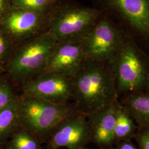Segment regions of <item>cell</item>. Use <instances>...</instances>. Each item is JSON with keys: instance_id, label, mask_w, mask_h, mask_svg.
Wrapping results in <instances>:
<instances>
[{"instance_id": "1", "label": "cell", "mask_w": 149, "mask_h": 149, "mask_svg": "<svg viewBox=\"0 0 149 149\" xmlns=\"http://www.w3.org/2000/svg\"><path fill=\"white\" fill-rule=\"evenodd\" d=\"M74 107L88 116L118 100L116 80L108 63L85 59L73 78Z\"/></svg>"}, {"instance_id": "2", "label": "cell", "mask_w": 149, "mask_h": 149, "mask_svg": "<svg viewBox=\"0 0 149 149\" xmlns=\"http://www.w3.org/2000/svg\"><path fill=\"white\" fill-rule=\"evenodd\" d=\"M108 64L115 77L118 99L149 91V55L131 38L125 37Z\"/></svg>"}, {"instance_id": "3", "label": "cell", "mask_w": 149, "mask_h": 149, "mask_svg": "<svg viewBox=\"0 0 149 149\" xmlns=\"http://www.w3.org/2000/svg\"><path fill=\"white\" fill-rule=\"evenodd\" d=\"M19 126L40 139L50 134L67 118L79 113L74 106L55 104L23 94L18 97Z\"/></svg>"}, {"instance_id": "4", "label": "cell", "mask_w": 149, "mask_h": 149, "mask_svg": "<svg viewBox=\"0 0 149 149\" xmlns=\"http://www.w3.org/2000/svg\"><path fill=\"white\" fill-rule=\"evenodd\" d=\"M102 13L117 23L149 55V0H96Z\"/></svg>"}, {"instance_id": "5", "label": "cell", "mask_w": 149, "mask_h": 149, "mask_svg": "<svg viewBox=\"0 0 149 149\" xmlns=\"http://www.w3.org/2000/svg\"><path fill=\"white\" fill-rule=\"evenodd\" d=\"M102 14L96 7L73 3L59 6L49 15L47 29L58 43H80Z\"/></svg>"}, {"instance_id": "6", "label": "cell", "mask_w": 149, "mask_h": 149, "mask_svg": "<svg viewBox=\"0 0 149 149\" xmlns=\"http://www.w3.org/2000/svg\"><path fill=\"white\" fill-rule=\"evenodd\" d=\"M58 44L47 29L20 43L8 65L11 76L23 83L43 72Z\"/></svg>"}, {"instance_id": "7", "label": "cell", "mask_w": 149, "mask_h": 149, "mask_svg": "<svg viewBox=\"0 0 149 149\" xmlns=\"http://www.w3.org/2000/svg\"><path fill=\"white\" fill-rule=\"evenodd\" d=\"M127 35L112 18L102 14L80 44L85 59L109 63L122 45Z\"/></svg>"}, {"instance_id": "8", "label": "cell", "mask_w": 149, "mask_h": 149, "mask_svg": "<svg viewBox=\"0 0 149 149\" xmlns=\"http://www.w3.org/2000/svg\"><path fill=\"white\" fill-rule=\"evenodd\" d=\"M22 84L23 94L55 104H67L73 98V79L64 74L43 71Z\"/></svg>"}, {"instance_id": "9", "label": "cell", "mask_w": 149, "mask_h": 149, "mask_svg": "<svg viewBox=\"0 0 149 149\" xmlns=\"http://www.w3.org/2000/svg\"><path fill=\"white\" fill-rule=\"evenodd\" d=\"M50 149H83L91 141V130L87 116L78 113L67 118L50 134Z\"/></svg>"}, {"instance_id": "10", "label": "cell", "mask_w": 149, "mask_h": 149, "mask_svg": "<svg viewBox=\"0 0 149 149\" xmlns=\"http://www.w3.org/2000/svg\"><path fill=\"white\" fill-rule=\"evenodd\" d=\"M48 16L12 5L1 20L6 32L19 44L43 32Z\"/></svg>"}, {"instance_id": "11", "label": "cell", "mask_w": 149, "mask_h": 149, "mask_svg": "<svg viewBox=\"0 0 149 149\" xmlns=\"http://www.w3.org/2000/svg\"><path fill=\"white\" fill-rule=\"evenodd\" d=\"M85 60L80 43H58L48 59L44 71L58 73L73 79Z\"/></svg>"}, {"instance_id": "12", "label": "cell", "mask_w": 149, "mask_h": 149, "mask_svg": "<svg viewBox=\"0 0 149 149\" xmlns=\"http://www.w3.org/2000/svg\"><path fill=\"white\" fill-rule=\"evenodd\" d=\"M119 100L87 116L91 141L102 149H108L114 145V128Z\"/></svg>"}, {"instance_id": "13", "label": "cell", "mask_w": 149, "mask_h": 149, "mask_svg": "<svg viewBox=\"0 0 149 149\" xmlns=\"http://www.w3.org/2000/svg\"><path fill=\"white\" fill-rule=\"evenodd\" d=\"M118 100L138 127H149V91L128 95Z\"/></svg>"}, {"instance_id": "14", "label": "cell", "mask_w": 149, "mask_h": 149, "mask_svg": "<svg viewBox=\"0 0 149 149\" xmlns=\"http://www.w3.org/2000/svg\"><path fill=\"white\" fill-rule=\"evenodd\" d=\"M138 127L119 101L114 128V144L134 138Z\"/></svg>"}, {"instance_id": "15", "label": "cell", "mask_w": 149, "mask_h": 149, "mask_svg": "<svg viewBox=\"0 0 149 149\" xmlns=\"http://www.w3.org/2000/svg\"><path fill=\"white\" fill-rule=\"evenodd\" d=\"M19 126L18 97L0 111V143L13 133Z\"/></svg>"}, {"instance_id": "16", "label": "cell", "mask_w": 149, "mask_h": 149, "mask_svg": "<svg viewBox=\"0 0 149 149\" xmlns=\"http://www.w3.org/2000/svg\"><path fill=\"white\" fill-rule=\"evenodd\" d=\"M10 149H42L40 139L26 129L19 127L12 134Z\"/></svg>"}, {"instance_id": "17", "label": "cell", "mask_w": 149, "mask_h": 149, "mask_svg": "<svg viewBox=\"0 0 149 149\" xmlns=\"http://www.w3.org/2000/svg\"><path fill=\"white\" fill-rule=\"evenodd\" d=\"M12 5L38 14L49 16L54 5L47 0H11Z\"/></svg>"}, {"instance_id": "18", "label": "cell", "mask_w": 149, "mask_h": 149, "mask_svg": "<svg viewBox=\"0 0 149 149\" xmlns=\"http://www.w3.org/2000/svg\"><path fill=\"white\" fill-rule=\"evenodd\" d=\"M17 98L10 85L0 80V111L10 104Z\"/></svg>"}, {"instance_id": "19", "label": "cell", "mask_w": 149, "mask_h": 149, "mask_svg": "<svg viewBox=\"0 0 149 149\" xmlns=\"http://www.w3.org/2000/svg\"><path fill=\"white\" fill-rule=\"evenodd\" d=\"M134 138L138 149H149V127H138Z\"/></svg>"}, {"instance_id": "20", "label": "cell", "mask_w": 149, "mask_h": 149, "mask_svg": "<svg viewBox=\"0 0 149 149\" xmlns=\"http://www.w3.org/2000/svg\"><path fill=\"white\" fill-rule=\"evenodd\" d=\"M11 49L12 45L10 40L0 32V61L8 55Z\"/></svg>"}, {"instance_id": "21", "label": "cell", "mask_w": 149, "mask_h": 149, "mask_svg": "<svg viewBox=\"0 0 149 149\" xmlns=\"http://www.w3.org/2000/svg\"><path fill=\"white\" fill-rule=\"evenodd\" d=\"M108 149H138V148L132 142V140H128L118 143L116 144L115 147L112 146Z\"/></svg>"}, {"instance_id": "22", "label": "cell", "mask_w": 149, "mask_h": 149, "mask_svg": "<svg viewBox=\"0 0 149 149\" xmlns=\"http://www.w3.org/2000/svg\"><path fill=\"white\" fill-rule=\"evenodd\" d=\"M9 0H0V21L8 10Z\"/></svg>"}, {"instance_id": "23", "label": "cell", "mask_w": 149, "mask_h": 149, "mask_svg": "<svg viewBox=\"0 0 149 149\" xmlns=\"http://www.w3.org/2000/svg\"><path fill=\"white\" fill-rule=\"evenodd\" d=\"M47 1H48L49 2H50V3H52V5H54L55 3L56 2H57L59 0H47Z\"/></svg>"}]
</instances>
